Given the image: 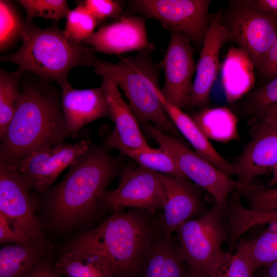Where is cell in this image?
<instances>
[{
  "instance_id": "obj_1",
  "label": "cell",
  "mask_w": 277,
  "mask_h": 277,
  "mask_svg": "<svg viewBox=\"0 0 277 277\" xmlns=\"http://www.w3.org/2000/svg\"><path fill=\"white\" fill-rule=\"evenodd\" d=\"M0 145V163L10 164L30 153L64 144L70 135L56 92L29 85Z\"/></svg>"
},
{
  "instance_id": "obj_2",
  "label": "cell",
  "mask_w": 277,
  "mask_h": 277,
  "mask_svg": "<svg viewBox=\"0 0 277 277\" xmlns=\"http://www.w3.org/2000/svg\"><path fill=\"white\" fill-rule=\"evenodd\" d=\"M107 148L91 145L50 193V208L61 225H71L84 219L100 205L120 168L118 160Z\"/></svg>"
},
{
  "instance_id": "obj_3",
  "label": "cell",
  "mask_w": 277,
  "mask_h": 277,
  "mask_svg": "<svg viewBox=\"0 0 277 277\" xmlns=\"http://www.w3.org/2000/svg\"><path fill=\"white\" fill-rule=\"evenodd\" d=\"M115 211L96 227L77 238L72 245L107 257L116 269L115 277H135L156 236L155 225L136 212Z\"/></svg>"
},
{
  "instance_id": "obj_4",
  "label": "cell",
  "mask_w": 277,
  "mask_h": 277,
  "mask_svg": "<svg viewBox=\"0 0 277 277\" xmlns=\"http://www.w3.org/2000/svg\"><path fill=\"white\" fill-rule=\"evenodd\" d=\"M28 19L21 37L22 46L13 54L1 57L2 61L17 65L21 72H33L60 86L68 82V73L73 67L94 66L97 60L91 48L70 39L56 28L41 29Z\"/></svg>"
},
{
  "instance_id": "obj_5",
  "label": "cell",
  "mask_w": 277,
  "mask_h": 277,
  "mask_svg": "<svg viewBox=\"0 0 277 277\" xmlns=\"http://www.w3.org/2000/svg\"><path fill=\"white\" fill-rule=\"evenodd\" d=\"M152 46L140 51L135 56H120L117 63L97 60L94 72L113 80L130 101L136 118L151 122L165 132L176 133V128L163 108L157 94L160 67L151 58Z\"/></svg>"
},
{
  "instance_id": "obj_6",
  "label": "cell",
  "mask_w": 277,
  "mask_h": 277,
  "mask_svg": "<svg viewBox=\"0 0 277 277\" xmlns=\"http://www.w3.org/2000/svg\"><path fill=\"white\" fill-rule=\"evenodd\" d=\"M223 213L215 204L204 215L183 224L176 232L183 261L207 277H224L232 255L221 249L227 240Z\"/></svg>"
},
{
  "instance_id": "obj_7",
  "label": "cell",
  "mask_w": 277,
  "mask_h": 277,
  "mask_svg": "<svg viewBox=\"0 0 277 277\" xmlns=\"http://www.w3.org/2000/svg\"><path fill=\"white\" fill-rule=\"evenodd\" d=\"M228 40L244 50L257 70L277 37V15L267 13L251 0L231 1L222 10Z\"/></svg>"
},
{
  "instance_id": "obj_8",
  "label": "cell",
  "mask_w": 277,
  "mask_h": 277,
  "mask_svg": "<svg viewBox=\"0 0 277 277\" xmlns=\"http://www.w3.org/2000/svg\"><path fill=\"white\" fill-rule=\"evenodd\" d=\"M144 128L160 148L170 154L186 178L209 193L215 204L224 211L229 194L249 185L231 179L181 141L166 134L153 125L145 123Z\"/></svg>"
},
{
  "instance_id": "obj_9",
  "label": "cell",
  "mask_w": 277,
  "mask_h": 277,
  "mask_svg": "<svg viewBox=\"0 0 277 277\" xmlns=\"http://www.w3.org/2000/svg\"><path fill=\"white\" fill-rule=\"evenodd\" d=\"M208 0H134L132 11L159 21L163 27L177 31L201 49L209 24Z\"/></svg>"
},
{
  "instance_id": "obj_10",
  "label": "cell",
  "mask_w": 277,
  "mask_h": 277,
  "mask_svg": "<svg viewBox=\"0 0 277 277\" xmlns=\"http://www.w3.org/2000/svg\"><path fill=\"white\" fill-rule=\"evenodd\" d=\"M91 145L88 140L73 144H61L33 152L8 164L29 188L46 191L67 167L75 163Z\"/></svg>"
},
{
  "instance_id": "obj_11",
  "label": "cell",
  "mask_w": 277,
  "mask_h": 277,
  "mask_svg": "<svg viewBox=\"0 0 277 277\" xmlns=\"http://www.w3.org/2000/svg\"><path fill=\"white\" fill-rule=\"evenodd\" d=\"M165 200L159 173L140 166L123 171L117 188L106 191L100 205L114 211L131 207L153 213L164 208Z\"/></svg>"
},
{
  "instance_id": "obj_12",
  "label": "cell",
  "mask_w": 277,
  "mask_h": 277,
  "mask_svg": "<svg viewBox=\"0 0 277 277\" xmlns=\"http://www.w3.org/2000/svg\"><path fill=\"white\" fill-rule=\"evenodd\" d=\"M170 31L169 45L159 64L165 73V84L161 91L169 101L182 109L187 106L189 99L196 64L190 39L177 31Z\"/></svg>"
},
{
  "instance_id": "obj_13",
  "label": "cell",
  "mask_w": 277,
  "mask_h": 277,
  "mask_svg": "<svg viewBox=\"0 0 277 277\" xmlns=\"http://www.w3.org/2000/svg\"><path fill=\"white\" fill-rule=\"evenodd\" d=\"M228 36L222 22V10L209 15V24L196 64V74L189 99V109L208 107L213 85L221 71L220 51Z\"/></svg>"
},
{
  "instance_id": "obj_14",
  "label": "cell",
  "mask_w": 277,
  "mask_h": 277,
  "mask_svg": "<svg viewBox=\"0 0 277 277\" xmlns=\"http://www.w3.org/2000/svg\"><path fill=\"white\" fill-rule=\"evenodd\" d=\"M255 119L253 137L234 164L238 180L246 185L250 184L254 177L277 168V121Z\"/></svg>"
},
{
  "instance_id": "obj_15",
  "label": "cell",
  "mask_w": 277,
  "mask_h": 277,
  "mask_svg": "<svg viewBox=\"0 0 277 277\" xmlns=\"http://www.w3.org/2000/svg\"><path fill=\"white\" fill-rule=\"evenodd\" d=\"M166 200L164 214L161 222L163 234L171 238L174 232L195 216H200L209 209L203 202L200 187L188 179L159 173Z\"/></svg>"
},
{
  "instance_id": "obj_16",
  "label": "cell",
  "mask_w": 277,
  "mask_h": 277,
  "mask_svg": "<svg viewBox=\"0 0 277 277\" xmlns=\"http://www.w3.org/2000/svg\"><path fill=\"white\" fill-rule=\"evenodd\" d=\"M28 189L14 169L0 163V212L17 223L31 242L40 244L43 235L33 213Z\"/></svg>"
},
{
  "instance_id": "obj_17",
  "label": "cell",
  "mask_w": 277,
  "mask_h": 277,
  "mask_svg": "<svg viewBox=\"0 0 277 277\" xmlns=\"http://www.w3.org/2000/svg\"><path fill=\"white\" fill-rule=\"evenodd\" d=\"M82 44L89 45L93 51L115 54L153 46L148 41L146 18L137 16L122 17L102 27Z\"/></svg>"
},
{
  "instance_id": "obj_18",
  "label": "cell",
  "mask_w": 277,
  "mask_h": 277,
  "mask_svg": "<svg viewBox=\"0 0 277 277\" xmlns=\"http://www.w3.org/2000/svg\"><path fill=\"white\" fill-rule=\"evenodd\" d=\"M62 90L61 108L67 129L71 134L98 118L109 117L106 98L101 88L74 89L67 82Z\"/></svg>"
},
{
  "instance_id": "obj_19",
  "label": "cell",
  "mask_w": 277,
  "mask_h": 277,
  "mask_svg": "<svg viewBox=\"0 0 277 277\" xmlns=\"http://www.w3.org/2000/svg\"><path fill=\"white\" fill-rule=\"evenodd\" d=\"M102 88L107 102L109 117L114 123L112 132L125 146L134 149L152 151L141 131L137 118L130 106L122 98L118 86L109 76L104 75Z\"/></svg>"
},
{
  "instance_id": "obj_20",
  "label": "cell",
  "mask_w": 277,
  "mask_h": 277,
  "mask_svg": "<svg viewBox=\"0 0 277 277\" xmlns=\"http://www.w3.org/2000/svg\"><path fill=\"white\" fill-rule=\"evenodd\" d=\"M159 98L174 126L191 144L199 155L207 160L226 175L235 174L234 164L225 160L216 151L209 140L190 116L169 101L159 88Z\"/></svg>"
},
{
  "instance_id": "obj_21",
  "label": "cell",
  "mask_w": 277,
  "mask_h": 277,
  "mask_svg": "<svg viewBox=\"0 0 277 277\" xmlns=\"http://www.w3.org/2000/svg\"><path fill=\"white\" fill-rule=\"evenodd\" d=\"M254 66L248 54L238 47L231 46L221 64V81L226 100L233 103L254 85Z\"/></svg>"
},
{
  "instance_id": "obj_22",
  "label": "cell",
  "mask_w": 277,
  "mask_h": 277,
  "mask_svg": "<svg viewBox=\"0 0 277 277\" xmlns=\"http://www.w3.org/2000/svg\"><path fill=\"white\" fill-rule=\"evenodd\" d=\"M55 268L66 277H115L113 264L105 255L72 245L60 257Z\"/></svg>"
},
{
  "instance_id": "obj_23",
  "label": "cell",
  "mask_w": 277,
  "mask_h": 277,
  "mask_svg": "<svg viewBox=\"0 0 277 277\" xmlns=\"http://www.w3.org/2000/svg\"><path fill=\"white\" fill-rule=\"evenodd\" d=\"M190 116L209 140L225 143L239 138L238 118L227 107H206Z\"/></svg>"
},
{
  "instance_id": "obj_24",
  "label": "cell",
  "mask_w": 277,
  "mask_h": 277,
  "mask_svg": "<svg viewBox=\"0 0 277 277\" xmlns=\"http://www.w3.org/2000/svg\"><path fill=\"white\" fill-rule=\"evenodd\" d=\"M105 146L117 149L137 162L140 166L150 170L187 179L170 154L160 147L152 151L132 149L123 145L112 132L106 138Z\"/></svg>"
},
{
  "instance_id": "obj_25",
  "label": "cell",
  "mask_w": 277,
  "mask_h": 277,
  "mask_svg": "<svg viewBox=\"0 0 277 277\" xmlns=\"http://www.w3.org/2000/svg\"><path fill=\"white\" fill-rule=\"evenodd\" d=\"M40 252L30 245L16 244L0 250V277H25L40 264Z\"/></svg>"
},
{
  "instance_id": "obj_26",
  "label": "cell",
  "mask_w": 277,
  "mask_h": 277,
  "mask_svg": "<svg viewBox=\"0 0 277 277\" xmlns=\"http://www.w3.org/2000/svg\"><path fill=\"white\" fill-rule=\"evenodd\" d=\"M269 225L260 235L238 244L253 272L277 261V221Z\"/></svg>"
},
{
  "instance_id": "obj_27",
  "label": "cell",
  "mask_w": 277,
  "mask_h": 277,
  "mask_svg": "<svg viewBox=\"0 0 277 277\" xmlns=\"http://www.w3.org/2000/svg\"><path fill=\"white\" fill-rule=\"evenodd\" d=\"M21 72H0V139L3 137L20 104L22 91L19 88Z\"/></svg>"
},
{
  "instance_id": "obj_28",
  "label": "cell",
  "mask_w": 277,
  "mask_h": 277,
  "mask_svg": "<svg viewBox=\"0 0 277 277\" xmlns=\"http://www.w3.org/2000/svg\"><path fill=\"white\" fill-rule=\"evenodd\" d=\"M97 23L86 7L80 4L70 11L63 31L69 38L82 44L83 41L93 33Z\"/></svg>"
},
{
  "instance_id": "obj_29",
  "label": "cell",
  "mask_w": 277,
  "mask_h": 277,
  "mask_svg": "<svg viewBox=\"0 0 277 277\" xmlns=\"http://www.w3.org/2000/svg\"><path fill=\"white\" fill-rule=\"evenodd\" d=\"M23 23L10 2L0 1V48L2 51L22 37Z\"/></svg>"
},
{
  "instance_id": "obj_30",
  "label": "cell",
  "mask_w": 277,
  "mask_h": 277,
  "mask_svg": "<svg viewBox=\"0 0 277 277\" xmlns=\"http://www.w3.org/2000/svg\"><path fill=\"white\" fill-rule=\"evenodd\" d=\"M239 191L246 200L250 210L263 213L277 212V187L269 188L249 184Z\"/></svg>"
},
{
  "instance_id": "obj_31",
  "label": "cell",
  "mask_w": 277,
  "mask_h": 277,
  "mask_svg": "<svg viewBox=\"0 0 277 277\" xmlns=\"http://www.w3.org/2000/svg\"><path fill=\"white\" fill-rule=\"evenodd\" d=\"M17 2L25 10L29 19L41 17L58 21L67 17L70 11L64 0H19Z\"/></svg>"
},
{
  "instance_id": "obj_32",
  "label": "cell",
  "mask_w": 277,
  "mask_h": 277,
  "mask_svg": "<svg viewBox=\"0 0 277 277\" xmlns=\"http://www.w3.org/2000/svg\"><path fill=\"white\" fill-rule=\"evenodd\" d=\"M171 238L155 236L145 256L142 277H160Z\"/></svg>"
},
{
  "instance_id": "obj_33",
  "label": "cell",
  "mask_w": 277,
  "mask_h": 277,
  "mask_svg": "<svg viewBox=\"0 0 277 277\" xmlns=\"http://www.w3.org/2000/svg\"><path fill=\"white\" fill-rule=\"evenodd\" d=\"M277 104V76L250 92L244 102L245 110L252 114L262 108Z\"/></svg>"
},
{
  "instance_id": "obj_34",
  "label": "cell",
  "mask_w": 277,
  "mask_h": 277,
  "mask_svg": "<svg viewBox=\"0 0 277 277\" xmlns=\"http://www.w3.org/2000/svg\"><path fill=\"white\" fill-rule=\"evenodd\" d=\"M0 242H16L30 245L31 241L21 227L14 221L0 212Z\"/></svg>"
},
{
  "instance_id": "obj_35",
  "label": "cell",
  "mask_w": 277,
  "mask_h": 277,
  "mask_svg": "<svg viewBox=\"0 0 277 277\" xmlns=\"http://www.w3.org/2000/svg\"><path fill=\"white\" fill-rule=\"evenodd\" d=\"M97 23L110 17H118L123 7L120 3L111 0H87L83 4Z\"/></svg>"
},
{
  "instance_id": "obj_36",
  "label": "cell",
  "mask_w": 277,
  "mask_h": 277,
  "mask_svg": "<svg viewBox=\"0 0 277 277\" xmlns=\"http://www.w3.org/2000/svg\"><path fill=\"white\" fill-rule=\"evenodd\" d=\"M184 262L181 259L177 246L172 241L168 247L160 277H183Z\"/></svg>"
},
{
  "instance_id": "obj_37",
  "label": "cell",
  "mask_w": 277,
  "mask_h": 277,
  "mask_svg": "<svg viewBox=\"0 0 277 277\" xmlns=\"http://www.w3.org/2000/svg\"><path fill=\"white\" fill-rule=\"evenodd\" d=\"M253 273L247 259L237 248L228 263L224 277H254Z\"/></svg>"
},
{
  "instance_id": "obj_38",
  "label": "cell",
  "mask_w": 277,
  "mask_h": 277,
  "mask_svg": "<svg viewBox=\"0 0 277 277\" xmlns=\"http://www.w3.org/2000/svg\"><path fill=\"white\" fill-rule=\"evenodd\" d=\"M275 221H277V212L259 213L245 208L241 211L240 214V224L245 231H248L256 225L269 224Z\"/></svg>"
},
{
  "instance_id": "obj_39",
  "label": "cell",
  "mask_w": 277,
  "mask_h": 277,
  "mask_svg": "<svg viewBox=\"0 0 277 277\" xmlns=\"http://www.w3.org/2000/svg\"><path fill=\"white\" fill-rule=\"evenodd\" d=\"M256 70L266 83L277 76V37Z\"/></svg>"
},
{
  "instance_id": "obj_40",
  "label": "cell",
  "mask_w": 277,
  "mask_h": 277,
  "mask_svg": "<svg viewBox=\"0 0 277 277\" xmlns=\"http://www.w3.org/2000/svg\"><path fill=\"white\" fill-rule=\"evenodd\" d=\"M61 273L55 267L46 264H40L30 274L25 277H60Z\"/></svg>"
},
{
  "instance_id": "obj_41",
  "label": "cell",
  "mask_w": 277,
  "mask_h": 277,
  "mask_svg": "<svg viewBox=\"0 0 277 277\" xmlns=\"http://www.w3.org/2000/svg\"><path fill=\"white\" fill-rule=\"evenodd\" d=\"M252 115L255 116V118H267L277 121V104L264 107Z\"/></svg>"
},
{
  "instance_id": "obj_42",
  "label": "cell",
  "mask_w": 277,
  "mask_h": 277,
  "mask_svg": "<svg viewBox=\"0 0 277 277\" xmlns=\"http://www.w3.org/2000/svg\"><path fill=\"white\" fill-rule=\"evenodd\" d=\"M253 4L262 10L277 15V0H251Z\"/></svg>"
},
{
  "instance_id": "obj_43",
  "label": "cell",
  "mask_w": 277,
  "mask_h": 277,
  "mask_svg": "<svg viewBox=\"0 0 277 277\" xmlns=\"http://www.w3.org/2000/svg\"><path fill=\"white\" fill-rule=\"evenodd\" d=\"M254 277H277V261L263 266L253 273Z\"/></svg>"
},
{
  "instance_id": "obj_44",
  "label": "cell",
  "mask_w": 277,
  "mask_h": 277,
  "mask_svg": "<svg viewBox=\"0 0 277 277\" xmlns=\"http://www.w3.org/2000/svg\"><path fill=\"white\" fill-rule=\"evenodd\" d=\"M183 277H207L199 270L188 265L186 270H184Z\"/></svg>"
},
{
  "instance_id": "obj_45",
  "label": "cell",
  "mask_w": 277,
  "mask_h": 277,
  "mask_svg": "<svg viewBox=\"0 0 277 277\" xmlns=\"http://www.w3.org/2000/svg\"><path fill=\"white\" fill-rule=\"evenodd\" d=\"M273 180L274 183L277 184V168L273 170Z\"/></svg>"
}]
</instances>
